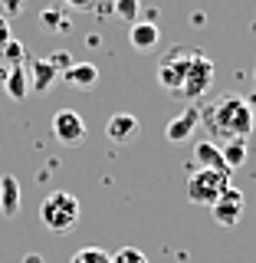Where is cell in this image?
Instances as JSON below:
<instances>
[{"label":"cell","instance_id":"cell-1","mask_svg":"<svg viewBox=\"0 0 256 263\" xmlns=\"http://www.w3.org/2000/svg\"><path fill=\"white\" fill-rule=\"evenodd\" d=\"M201 125L210 132V142L246 138L253 132V105L240 96H220L201 109Z\"/></svg>","mask_w":256,"mask_h":263},{"label":"cell","instance_id":"cell-2","mask_svg":"<svg viewBox=\"0 0 256 263\" xmlns=\"http://www.w3.org/2000/svg\"><path fill=\"white\" fill-rule=\"evenodd\" d=\"M79 217H82L79 197L69 194V191H53V194L43 197V204H40V220H43V227L53 230V234L72 230L79 224Z\"/></svg>","mask_w":256,"mask_h":263},{"label":"cell","instance_id":"cell-3","mask_svg":"<svg viewBox=\"0 0 256 263\" xmlns=\"http://www.w3.org/2000/svg\"><path fill=\"white\" fill-rule=\"evenodd\" d=\"M194 53H197L194 46H171L168 53L161 56V63H158V82H161V89L168 96H178L181 92V86H184V79H187V69H191Z\"/></svg>","mask_w":256,"mask_h":263},{"label":"cell","instance_id":"cell-4","mask_svg":"<svg viewBox=\"0 0 256 263\" xmlns=\"http://www.w3.org/2000/svg\"><path fill=\"white\" fill-rule=\"evenodd\" d=\"M230 187V171H210V168H197L187 178V201L197 208H210L220 194Z\"/></svg>","mask_w":256,"mask_h":263},{"label":"cell","instance_id":"cell-5","mask_svg":"<svg viewBox=\"0 0 256 263\" xmlns=\"http://www.w3.org/2000/svg\"><path fill=\"white\" fill-rule=\"evenodd\" d=\"M210 82H213V60L204 49H197L194 60H191V69H187V79H184V86H181V92L174 99H181L184 105H194L197 99H204Z\"/></svg>","mask_w":256,"mask_h":263},{"label":"cell","instance_id":"cell-6","mask_svg":"<svg viewBox=\"0 0 256 263\" xmlns=\"http://www.w3.org/2000/svg\"><path fill=\"white\" fill-rule=\"evenodd\" d=\"M243 211H246V197H243L240 187H233V184L210 204V214H213V220H217L220 227H237L240 217H243Z\"/></svg>","mask_w":256,"mask_h":263},{"label":"cell","instance_id":"cell-7","mask_svg":"<svg viewBox=\"0 0 256 263\" xmlns=\"http://www.w3.org/2000/svg\"><path fill=\"white\" fill-rule=\"evenodd\" d=\"M53 135H56V142H60V145L76 148V145L86 142V122H82L79 112L60 109V112L53 115Z\"/></svg>","mask_w":256,"mask_h":263},{"label":"cell","instance_id":"cell-8","mask_svg":"<svg viewBox=\"0 0 256 263\" xmlns=\"http://www.w3.org/2000/svg\"><path fill=\"white\" fill-rule=\"evenodd\" d=\"M197 128H201V105H184V109L168 122L164 138H168V142H187Z\"/></svg>","mask_w":256,"mask_h":263},{"label":"cell","instance_id":"cell-9","mask_svg":"<svg viewBox=\"0 0 256 263\" xmlns=\"http://www.w3.org/2000/svg\"><path fill=\"white\" fill-rule=\"evenodd\" d=\"M138 132H142V122L131 112H115L112 119L105 122V135H109V142H115V145H131L138 138Z\"/></svg>","mask_w":256,"mask_h":263},{"label":"cell","instance_id":"cell-10","mask_svg":"<svg viewBox=\"0 0 256 263\" xmlns=\"http://www.w3.org/2000/svg\"><path fill=\"white\" fill-rule=\"evenodd\" d=\"M158 40H161V30H158V23H151V20H135V23H128V43L135 53H151L154 46H158Z\"/></svg>","mask_w":256,"mask_h":263},{"label":"cell","instance_id":"cell-11","mask_svg":"<svg viewBox=\"0 0 256 263\" xmlns=\"http://www.w3.org/2000/svg\"><path fill=\"white\" fill-rule=\"evenodd\" d=\"M20 204H23L20 181H16L13 175H4V178H0V214L13 220L16 214H20Z\"/></svg>","mask_w":256,"mask_h":263},{"label":"cell","instance_id":"cell-12","mask_svg":"<svg viewBox=\"0 0 256 263\" xmlns=\"http://www.w3.org/2000/svg\"><path fill=\"white\" fill-rule=\"evenodd\" d=\"M63 79L69 82L72 89H82V92H89V89L99 86V66H95V63H72L69 69L63 72Z\"/></svg>","mask_w":256,"mask_h":263},{"label":"cell","instance_id":"cell-13","mask_svg":"<svg viewBox=\"0 0 256 263\" xmlns=\"http://www.w3.org/2000/svg\"><path fill=\"white\" fill-rule=\"evenodd\" d=\"M194 161H197V168H210V171H230L227 164H224V155H220V145L217 142H197L194 145ZM233 175V171H230Z\"/></svg>","mask_w":256,"mask_h":263},{"label":"cell","instance_id":"cell-14","mask_svg":"<svg viewBox=\"0 0 256 263\" xmlns=\"http://www.w3.org/2000/svg\"><path fill=\"white\" fill-rule=\"evenodd\" d=\"M4 89H7V96H10L13 102H23V99H27V92H30V76H27V69H23V66H7Z\"/></svg>","mask_w":256,"mask_h":263},{"label":"cell","instance_id":"cell-15","mask_svg":"<svg viewBox=\"0 0 256 263\" xmlns=\"http://www.w3.org/2000/svg\"><path fill=\"white\" fill-rule=\"evenodd\" d=\"M27 76H30V86L36 89V92H46V89H53V82L60 79V72H56L46 60H33Z\"/></svg>","mask_w":256,"mask_h":263},{"label":"cell","instance_id":"cell-16","mask_svg":"<svg viewBox=\"0 0 256 263\" xmlns=\"http://www.w3.org/2000/svg\"><path fill=\"white\" fill-rule=\"evenodd\" d=\"M246 138H230V142L220 145V155H224V164L230 171H237V168H243L246 164Z\"/></svg>","mask_w":256,"mask_h":263},{"label":"cell","instance_id":"cell-17","mask_svg":"<svg viewBox=\"0 0 256 263\" xmlns=\"http://www.w3.org/2000/svg\"><path fill=\"white\" fill-rule=\"evenodd\" d=\"M40 30H46V33H66V30H69V20L63 16V10L46 7V10L40 13Z\"/></svg>","mask_w":256,"mask_h":263},{"label":"cell","instance_id":"cell-18","mask_svg":"<svg viewBox=\"0 0 256 263\" xmlns=\"http://www.w3.org/2000/svg\"><path fill=\"white\" fill-rule=\"evenodd\" d=\"M69 263H112V253H105L102 247H82L72 253Z\"/></svg>","mask_w":256,"mask_h":263},{"label":"cell","instance_id":"cell-19","mask_svg":"<svg viewBox=\"0 0 256 263\" xmlns=\"http://www.w3.org/2000/svg\"><path fill=\"white\" fill-rule=\"evenodd\" d=\"M0 53H4V60L10 63V66H20L23 60H27V46H23L20 40H10V43L0 49Z\"/></svg>","mask_w":256,"mask_h":263},{"label":"cell","instance_id":"cell-20","mask_svg":"<svg viewBox=\"0 0 256 263\" xmlns=\"http://www.w3.org/2000/svg\"><path fill=\"white\" fill-rule=\"evenodd\" d=\"M138 10H142L138 0H115V13H119L125 23H135L138 20Z\"/></svg>","mask_w":256,"mask_h":263},{"label":"cell","instance_id":"cell-21","mask_svg":"<svg viewBox=\"0 0 256 263\" xmlns=\"http://www.w3.org/2000/svg\"><path fill=\"white\" fill-rule=\"evenodd\" d=\"M112 263H148V257L142 250H135V247H122V250L112 257Z\"/></svg>","mask_w":256,"mask_h":263},{"label":"cell","instance_id":"cell-22","mask_svg":"<svg viewBox=\"0 0 256 263\" xmlns=\"http://www.w3.org/2000/svg\"><path fill=\"white\" fill-rule=\"evenodd\" d=\"M49 66H53L56 72H66L72 66V60H69V53H66V49H56V53H49V60H46Z\"/></svg>","mask_w":256,"mask_h":263},{"label":"cell","instance_id":"cell-23","mask_svg":"<svg viewBox=\"0 0 256 263\" xmlns=\"http://www.w3.org/2000/svg\"><path fill=\"white\" fill-rule=\"evenodd\" d=\"M69 10H79V13H89V10H95L99 7V0H63Z\"/></svg>","mask_w":256,"mask_h":263},{"label":"cell","instance_id":"cell-24","mask_svg":"<svg viewBox=\"0 0 256 263\" xmlns=\"http://www.w3.org/2000/svg\"><path fill=\"white\" fill-rule=\"evenodd\" d=\"M10 40H13V36H10V20H7V16L0 13V49L10 43Z\"/></svg>","mask_w":256,"mask_h":263},{"label":"cell","instance_id":"cell-25","mask_svg":"<svg viewBox=\"0 0 256 263\" xmlns=\"http://www.w3.org/2000/svg\"><path fill=\"white\" fill-rule=\"evenodd\" d=\"M4 4V16H16L23 10V0H0Z\"/></svg>","mask_w":256,"mask_h":263},{"label":"cell","instance_id":"cell-26","mask_svg":"<svg viewBox=\"0 0 256 263\" xmlns=\"http://www.w3.org/2000/svg\"><path fill=\"white\" fill-rule=\"evenodd\" d=\"M23 263H43V257H40V253H27V257H23Z\"/></svg>","mask_w":256,"mask_h":263},{"label":"cell","instance_id":"cell-27","mask_svg":"<svg viewBox=\"0 0 256 263\" xmlns=\"http://www.w3.org/2000/svg\"><path fill=\"white\" fill-rule=\"evenodd\" d=\"M4 79H7V66H0V86H4Z\"/></svg>","mask_w":256,"mask_h":263}]
</instances>
